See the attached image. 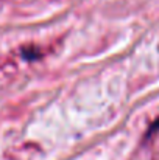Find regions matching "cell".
Segmentation results:
<instances>
[{"mask_svg":"<svg viewBox=\"0 0 159 160\" xmlns=\"http://www.w3.org/2000/svg\"><path fill=\"white\" fill-rule=\"evenodd\" d=\"M156 131H159V118L155 120V123H153L151 128L148 129V134H153V132H156Z\"/></svg>","mask_w":159,"mask_h":160,"instance_id":"cell-1","label":"cell"}]
</instances>
